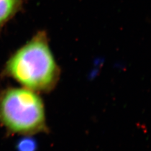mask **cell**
I'll use <instances>...</instances> for the list:
<instances>
[{"instance_id": "cell-3", "label": "cell", "mask_w": 151, "mask_h": 151, "mask_svg": "<svg viewBox=\"0 0 151 151\" xmlns=\"http://www.w3.org/2000/svg\"><path fill=\"white\" fill-rule=\"evenodd\" d=\"M24 0H0V31L22 9Z\"/></svg>"}, {"instance_id": "cell-2", "label": "cell", "mask_w": 151, "mask_h": 151, "mask_svg": "<svg viewBox=\"0 0 151 151\" xmlns=\"http://www.w3.org/2000/svg\"><path fill=\"white\" fill-rule=\"evenodd\" d=\"M0 122L19 134L47 131L44 103L37 92L26 88H9L1 94Z\"/></svg>"}, {"instance_id": "cell-1", "label": "cell", "mask_w": 151, "mask_h": 151, "mask_svg": "<svg viewBox=\"0 0 151 151\" xmlns=\"http://www.w3.org/2000/svg\"><path fill=\"white\" fill-rule=\"evenodd\" d=\"M7 76L35 92L52 91L60 69L50 49L46 32L39 31L14 53L5 66Z\"/></svg>"}, {"instance_id": "cell-4", "label": "cell", "mask_w": 151, "mask_h": 151, "mask_svg": "<svg viewBox=\"0 0 151 151\" xmlns=\"http://www.w3.org/2000/svg\"><path fill=\"white\" fill-rule=\"evenodd\" d=\"M35 149V143L30 140H22L18 145L19 151H34Z\"/></svg>"}]
</instances>
